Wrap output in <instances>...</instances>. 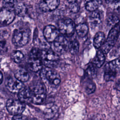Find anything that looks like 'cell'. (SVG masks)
I'll return each instance as SVG.
<instances>
[{
  "mask_svg": "<svg viewBox=\"0 0 120 120\" xmlns=\"http://www.w3.org/2000/svg\"><path fill=\"white\" fill-rule=\"evenodd\" d=\"M25 119H26L25 116L22 115V113L15 115L13 117V119H14V120H23Z\"/></svg>",
  "mask_w": 120,
  "mask_h": 120,
  "instance_id": "33",
  "label": "cell"
},
{
  "mask_svg": "<svg viewBox=\"0 0 120 120\" xmlns=\"http://www.w3.org/2000/svg\"><path fill=\"white\" fill-rule=\"evenodd\" d=\"M102 3V0H85V7L87 10L92 12L96 10Z\"/></svg>",
  "mask_w": 120,
  "mask_h": 120,
  "instance_id": "19",
  "label": "cell"
},
{
  "mask_svg": "<svg viewBox=\"0 0 120 120\" xmlns=\"http://www.w3.org/2000/svg\"><path fill=\"white\" fill-rule=\"evenodd\" d=\"M68 8L71 12L73 13H76L80 9V6L79 4L75 1L69 3Z\"/></svg>",
  "mask_w": 120,
  "mask_h": 120,
  "instance_id": "31",
  "label": "cell"
},
{
  "mask_svg": "<svg viewBox=\"0 0 120 120\" xmlns=\"http://www.w3.org/2000/svg\"><path fill=\"white\" fill-rule=\"evenodd\" d=\"M60 31L55 26L52 25L46 26L43 30V36L48 43L54 42L59 35Z\"/></svg>",
  "mask_w": 120,
  "mask_h": 120,
  "instance_id": "11",
  "label": "cell"
},
{
  "mask_svg": "<svg viewBox=\"0 0 120 120\" xmlns=\"http://www.w3.org/2000/svg\"><path fill=\"white\" fill-rule=\"evenodd\" d=\"M31 90L32 103L36 105L42 104L46 98V90L44 84L41 82H38Z\"/></svg>",
  "mask_w": 120,
  "mask_h": 120,
  "instance_id": "4",
  "label": "cell"
},
{
  "mask_svg": "<svg viewBox=\"0 0 120 120\" xmlns=\"http://www.w3.org/2000/svg\"><path fill=\"white\" fill-rule=\"evenodd\" d=\"M105 42V35L104 32L102 31L98 32L95 35L93 39V45L98 49L102 46Z\"/></svg>",
  "mask_w": 120,
  "mask_h": 120,
  "instance_id": "18",
  "label": "cell"
},
{
  "mask_svg": "<svg viewBox=\"0 0 120 120\" xmlns=\"http://www.w3.org/2000/svg\"><path fill=\"white\" fill-rule=\"evenodd\" d=\"M17 4L16 0H3L2 2L3 7L14 10H15Z\"/></svg>",
  "mask_w": 120,
  "mask_h": 120,
  "instance_id": "28",
  "label": "cell"
},
{
  "mask_svg": "<svg viewBox=\"0 0 120 120\" xmlns=\"http://www.w3.org/2000/svg\"><path fill=\"white\" fill-rule=\"evenodd\" d=\"M110 5L111 6L112 8L115 12L120 14V0L116 3L111 4Z\"/></svg>",
  "mask_w": 120,
  "mask_h": 120,
  "instance_id": "32",
  "label": "cell"
},
{
  "mask_svg": "<svg viewBox=\"0 0 120 120\" xmlns=\"http://www.w3.org/2000/svg\"><path fill=\"white\" fill-rule=\"evenodd\" d=\"M30 37V31L29 29L20 28L14 30L12 41L16 46H22L26 45L29 42Z\"/></svg>",
  "mask_w": 120,
  "mask_h": 120,
  "instance_id": "3",
  "label": "cell"
},
{
  "mask_svg": "<svg viewBox=\"0 0 120 120\" xmlns=\"http://www.w3.org/2000/svg\"><path fill=\"white\" fill-rule=\"evenodd\" d=\"M40 75L52 85H58L60 82V77L59 73L52 68L46 67L42 70Z\"/></svg>",
  "mask_w": 120,
  "mask_h": 120,
  "instance_id": "7",
  "label": "cell"
},
{
  "mask_svg": "<svg viewBox=\"0 0 120 120\" xmlns=\"http://www.w3.org/2000/svg\"><path fill=\"white\" fill-rule=\"evenodd\" d=\"M115 89L118 90L120 91V78H119L116 82L115 85Z\"/></svg>",
  "mask_w": 120,
  "mask_h": 120,
  "instance_id": "34",
  "label": "cell"
},
{
  "mask_svg": "<svg viewBox=\"0 0 120 120\" xmlns=\"http://www.w3.org/2000/svg\"><path fill=\"white\" fill-rule=\"evenodd\" d=\"M89 22L92 29H94L99 26L101 22V18L99 13L95 10L91 12L89 16Z\"/></svg>",
  "mask_w": 120,
  "mask_h": 120,
  "instance_id": "15",
  "label": "cell"
},
{
  "mask_svg": "<svg viewBox=\"0 0 120 120\" xmlns=\"http://www.w3.org/2000/svg\"><path fill=\"white\" fill-rule=\"evenodd\" d=\"M120 0H105L107 3L111 5L119 1Z\"/></svg>",
  "mask_w": 120,
  "mask_h": 120,
  "instance_id": "35",
  "label": "cell"
},
{
  "mask_svg": "<svg viewBox=\"0 0 120 120\" xmlns=\"http://www.w3.org/2000/svg\"><path fill=\"white\" fill-rule=\"evenodd\" d=\"M77 0H68V2L69 3H71V2H75Z\"/></svg>",
  "mask_w": 120,
  "mask_h": 120,
  "instance_id": "37",
  "label": "cell"
},
{
  "mask_svg": "<svg viewBox=\"0 0 120 120\" xmlns=\"http://www.w3.org/2000/svg\"><path fill=\"white\" fill-rule=\"evenodd\" d=\"M105 61V53L101 50H98L93 60V63L97 67L100 68Z\"/></svg>",
  "mask_w": 120,
  "mask_h": 120,
  "instance_id": "21",
  "label": "cell"
},
{
  "mask_svg": "<svg viewBox=\"0 0 120 120\" xmlns=\"http://www.w3.org/2000/svg\"><path fill=\"white\" fill-rule=\"evenodd\" d=\"M28 62L31 71L36 72L40 70L43 63L41 58V50L38 48H33L30 53Z\"/></svg>",
  "mask_w": 120,
  "mask_h": 120,
  "instance_id": "2",
  "label": "cell"
},
{
  "mask_svg": "<svg viewBox=\"0 0 120 120\" xmlns=\"http://www.w3.org/2000/svg\"><path fill=\"white\" fill-rule=\"evenodd\" d=\"M5 85L8 90L13 93H18L25 87L23 82L15 77L8 78L5 81Z\"/></svg>",
  "mask_w": 120,
  "mask_h": 120,
  "instance_id": "10",
  "label": "cell"
},
{
  "mask_svg": "<svg viewBox=\"0 0 120 120\" xmlns=\"http://www.w3.org/2000/svg\"><path fill=\"white\" fill-rule=\"evenodd\" d=\"M17 96L19 100L25 104L32 102V93L30 89L23 88L18 93Z\"/></svg>",
  "mask_w": 120,
  "mask_h": 120,
  "instance_id": "14",
  "label": "cell"
},
{
  "mask_svg": "<svg viewBox=\"0 0 120 120\" xmlns=\"http://www.w3.org/2000/svg\"><path fill=\"white\" fill-rule=\"evenodd\" d=\"M75 26L74 22L69 18L60 20L58 22L60 32L67 37H71L74 34Z\"/></svg>",
  "mask_w": 120,
  "mask_h": 120,
  "instance_id": "6",
  "label": "cell"
},
{
  "mask_svg": "<svg viewBox=\"0 0 120 120\" xmlns=\"http://www.w3.org/2000/svg\"><path fill=\"white\" fill-rule=\"evenodd\" d=\"M106 21L107 24L112 27H113L120 22L119 18L114 15H109Z\"/></svg>",
  "mask_w": 120,
  "mask_h": 120,
  "instance_id": "29",
  "label": "cell"
},
{
  "mask_svg": "<svg viewBox=\"0 0 120 120\" xmlns=\"http://www.w3.org/2000/svg\"><path fill=\"white\" fill-rule=\"evenodd\" d=\"M117 73L112 71L109 69L105 68L104 77L106 81H112L116 77Z\"/></svg>",
  "mask_w": 120,
  "mask_h": 120,
  "instance_id": "27",
  "label": "cell"
},
{
  "mask_svg": "<svg viewBox=\"0 0 120 120\" xmlns=\"http://www.w3.org/2000/svg\"><path fill=\"white\" fill-rule=\"evenodd\" d=\"M58 111V106L53 103L46 106L44 111V114L45 118L52 119L56 114Z\"/></svg>",
  "mask_w": 120,
  "mask_h": 120,
  "instance_id": "16",
  "label": "cell"
},
{
  "mask_svg": "<svg viewBox=\"0 0 120 120\" xmlns=\"http://www.w3.org/2000/svg\"><path fill=\"white\" fill-rule=\"evenodd\" d=\"M15 77L22 82H26L29 79V74L24 68H18L15 72Z\"/></svg>",
  "mask_w": 120,
  "mask_h": 120,
  "instance_id": "17",
  "label": "cell"
},
{
  "mask_svg": "<svg viewBox=\"0 0 120 120\" xmlns=\"http://www.w3.org/2000/svg\"><path fill=\"white\" fill-rule=\"evenodd\" d=\"M6 108L10 114L15 115L22 113L25 110V105L19 100L11 98L6 102Z\"/></svg>",
  "mask_w": 120,
  "mask_h": 120,
  "instance_id": "8",
  "label": "cell"
},
{
  "mask_svg": "<svg viewBox=\"0 0 120 120\" xmlns=\"http://www.w3.org/2000/svg\"><path fill=\"white\" fill-rule=\"evenodd\" d=\"M120 34V22L110 30L107 38L101 46V50L105 54H107L116 44Z\"/></svg>",
  "mask_w": 120,
  "mask_h": 120,
  "instance_id": "1",
  "label": "cell"
},
{
  "mask_svg": "<svg viewBox=\"0 0 120 120\" xmlns=\"http://www.w3.org/2000/svg\"><path fill=\"white\" fill-rule=\"evenodd\" d=\"M60 0H43L39 4V8L43 12L52 11L59 6Z\"/></svg>",
  "mask_w": 120,
  "mask_h": 120,
  "instance_id": "13",
  "label": "cell"
},
{
  "mask_svg": "<svg viewBox=\"0 0 120 120\" xmlns=\"http://www.w3.org/2000/svg\"><path fill=\"white\" fill-rule=\"evenodd\" d=\"M41 58L45 65L51 68L56 66L59 60V57L57 53L47 49L41 51Z\"/></svg>",
  "mask_w": 120,
  "mask_h": 120,
  "instance_id": "5",
  "label": "cell"
},
{
  "mask_svg": "<svg viewBox=\"0 0 120 120\" xmlns=\"http://www.w3.org/2000/svg\"><path fill=\"white\" fill-rule=\"evenodd\" d=\"M2 81H3V74H2V72H0V84L2 83Z\"/></svg>",
  "mask_w": 120,
  "mask_h": 120,
  "instance_id": "36",
  "label": "cell"
},
{
  "mask_svg": "<svg viewBox=\"0 0 120 120\" xmlns=\"http://www.w3.org/2000/svg\"><path fill=\"white\" fill-rule=\"evenodd\" d=\"M105 68L109 69L116 73L120 70V57L108 62L105 66Z\"/></svg>",
  "mask_w": 120,
  "mask_h": 120,
  "instance_id": "23",
  "label": "cell"
},
{
  "mask_svg": "<svg viewBox=\"0 0 120 120\" xmlns=\"http://www.w3.org/2000/svg\"><path fill=\"white\" fill-rule=\"evenodd\" d=\"M97 67L93 63L90 64L88 66L86 69V75L89 78H95L97 74Z\"/></svg>",
  "mask_w": 120,
  "mask_h": 120,
  "instance_id": "25",
  "label": "cell"
},
{
  "mask_svg": "<svg viewBox=\"0 0 120 120\" xmlns=\"http://www.w3.org/2000/svg\"><path fill=\"white\" fill-rule=\"evenodd\" d=\"M83 87L87 94L93 93L96 90V84L90 78H88L83 82Z\"/></svg>",
  "mask_w": 120,
  "mask_h": 120,
  "instance_id": "20",
  "label": "cell"
},
{
  "mask_svg": "<svg viewBox=\"0 0 120 120\" xmlns=\"http://www.w3.org/2000/svg\"><path fill=\"white\" fill-rule=\"evenodd\" d=\"M79 49V44L78 41L76 39H74L69 43L68 50L71 54L73 55L76 54Z\"/></svg>",
  "mask_w": 120,
  "mask_h": 120,
  "instance_id": "24",
  "label": "cell"
},
{
  "mask_svg": "<svg viewBox=\"0 0 120 120\" xmlns=\"http://www.w3.org/2000/svg\"><path fill=\"white\" fill-rule=\"evenodd\" d=\"M53 43L55 50L59 53H64L68 49L69 43L63 35H59Z\"/></svg>",
  "mask_w": 120,
  "mask_h": 120,
  "instance_id": "12",
  "label": "cell"
},
{
  "mask_svg": "<svg viewBox=\"0 0 120 120\" xmlns=\"http://www.w3.org/2000/svg\"><path fill=\"white\" fill-rule=\"evenodd\" d=\"M15 11V13L20 16H23L26 12V8L25 6L22 3H17L16 6Z\"/></svg>",
  "mask_w": 120,
  "mask_h": 120,
  "instance_id": "30",
  "label": "cell"
},
{
  "mask_svg": "<svg viewBox=\"0 0 120 120\" xmlns=\"http://www.w3.org/2000/svg\"><path fill=\"white\" fill-rule=\"evenodd\" d=\"M12 60L17 63H21L24 59V56L23 54L20 51H14L11 54Z\"/></svg>",
  "mask_w": 120,
  "mask_h": 120,
  "instance_id": "26",
  "label": "cell"
},
{
  "mask_svg": "<svg viewBox=\"0 0 120 120\" xmlns=\"http://www.w3.org/2000/svg\"><path fill=\"white\" fill-rule=\"evenodd\" d=\"M15 10L2 7L0 12V22L1 25L5 26L10 24L15 19Z\"/></svg>",
  "mask_w": 120,
  "mask_h": 120,
  "instance_id": "9",
  "label": "cell"
},
{
  "mask_svg": "<svg viewBox=\"0 0 120 120\" xmlns=\"http://www.w3.org/2000/svg\"><path fill=\"white\" fill-rule=\"evenodd\" d=\"M88 26L83 23L78 24L75 26V31L79 37L83 38L86 36L88 32Z\"/></svg>",
  "mask_w": 120,
  "mask_h": 120,
  "instance_id": "22",
  "label": "cell"
}]
</instances>
